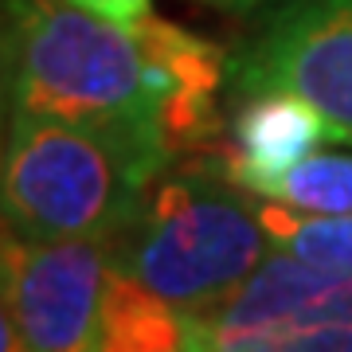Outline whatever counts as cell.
I'll use <instances>...</instances> for the list:
<instances>
[{"label":"cell","instance_id":"cell-5","mask_svg":"<svg viewBox=\"0 0 352 352\" xmlns=\"http://www.w3.org/2000/svg\"><path fill=\"white\" fill-rule=\"evenodd\" d=\"M196 325L204 352H352V274L274 251Z\"/></svg>","mask_w":352,"mask_h":352},{"label":"cell","instance_id":"cell-8","mask_svg":"<svg viewBox=\"0 0 352 352\" xmlns=\"http://www.w3.org/2000/svg\"><path fill=\"white\" fill-rule=\"evenodd\" d=\"M325 138L329 122L317 106L286 90H266L251 98H235V118L227 126V149L215 153V164L243 192L258 196L278 173H286L302 157L317 153Z\"/></svg>","mask_w":352,"mask_h":352},{"label":"cell","instance_id":"cell-13","mask_svg":"<svg viewBox=\"0 0 352 352\" xmlns=\"http://www.w3.org/2000/svg\"><path fill=\"white\" fill-rule=\"evenodd\" d=\"M0 352H32L20 325H16V317H8V314H0Z\"/></svg>","mask_w":352,"mask_h":352},{"label":"cell","instance_id":"cell-10","mask_svg":"<svg viewBox=\"0 0 352 352\" xmlns=\"http://www.w3.org/2000/svg\"><path fill=\"white\" fill-rule=\"evenodd\" d=\"M258 219H263V231L270 235V247L278 254L302 258L321 270L352 274V212L317 215L274 200H258Z\"/></svg>","mask_w":352,"mask_h":352},{"label":"cell","instance_id":"cell-7","mask_svg":"<svg viewBox=\"0 0 352 352\" xmlns=\"http://www.w3.org/2000/svg\"><path fill=\"white\" fill-rule=\"evenodd\" d=\"M149 59L164 75V141L173 157H188L215 138V102L227 87V55L204 36L149 16L138 28Z\"/></svg>","mask_w":352,"mask_h":352},{"label":"cell","instance_id":"cell-1","mask_svg":"<svg viewBox=\"0 0 352 352\" xmlns=\"http://www.w3.org/2000/svg\"><path fill=\"white\" fill-rule=\"evenodd\" d=\"M4 110L118 138L173 164L164 75L138 32L67 0H4Z\"/></svg>","mask_w":352,"mask_h":352},{"label":"cell","instance_id":"cell-14","mask_svg":"<svg viewBox=\"0 0 352 352\" xmlns=\"http://www.w3.org/2000/svg\"><path fill=\"white\" fill-rule=\"evenodd\" d=\"M196 4H208V8H219V12H254V8H263L266 0H196Z\"/></svg>","mask_w":352,"mask_h":352},{"label":"cell","instance_id":"cell-9","mask_svg":"<svg viewBox=\"0 0 352 352\" xmlns=\"http://www.w3.org/2000/svg\"><path fill=\"white\" fill-rule=\"evenodd\" d=\"M98 352H204L196 314L110 270Z\"/></svg>","mask_w":352,"mask_h":352},{"label":"cell","instance_id":"cell-4","mask_svg":"<svg viewBox=\"0 0 352 352\" xmlns=\"http://www.w3.org/2000/svg\"><path fill=\"white\" fill-rule=\"evenodd\" d=\"M231 98L266 90L321 110L329 138L352 145V0H274L227 55Z\"/></svg>","mask_w":352,"mask_h":352},{"label":"cell","instance_id":"cell-6","mask_svg":"<svg viewBox=\"0 0 352 352\" xmlns=\"http://www.w3.org/2000/svg\"><path fill=\"white\" fill-rule=\"evenodd\" d=\"M110 247L94 239H28L4 231V314L32 352H98Z\"/></svg>","mask_w":352,"mask_h":352},{"label":"cell","instance_id":"cell-3","mask_svg":"<svg viewBox=\"0 0 352 352\" xmlns=\"http://www.w3.org/2000/svg\"><path fill=\"white\" fill-rule=\"evenodd\" d=\"M164 168V161L118 138L4 110V231L110 243L129 227L145 188Z\"/></svg>","mask_w":352,"mask_h":352},{"label":"cell","instance_id":"cell-12","mask_svg":"<svg viewBox=\"0 0 352 352\" xmlns=\"http://www.w3.org/2000/svg\"><path fill=\"white\" fill-rule=\"evenodd\" d=\"M67 4L87 8V12L110 20V24L126 28V32H138V28L153 16V0H67Z\"/></svg>","mask_w":352,"mask_h":352},{"label":"cell","instance_id":"cell-11","mask_svg":"<svg viewBox=\"0 0 352 352\" xmlns=\"http://www.w3.org/2000/svg\"><path fill=\"white\" fill-rule=\"evenodd\" d=\"M258 200L317 215L352 212V153H309L294 168L278 173L258 192Z\"/></svg>","mask_w":352,"mask_h":352},{"label":"cell","instance_id":"cell-2","mask_svg":"<svg viewBox=\"0 0 352 352\" xmlns=\"http://www.w3.org/2000/svg\"><path fill=\"white\" fill-rule=\"evenodd\" d=\"M106 247L118 274L196 317L227 302L274 254L258 200L215 157L173 161L145 188L129 227Z\"/></svg>","mask_w":352,"mask_h":352}]
</instances>
